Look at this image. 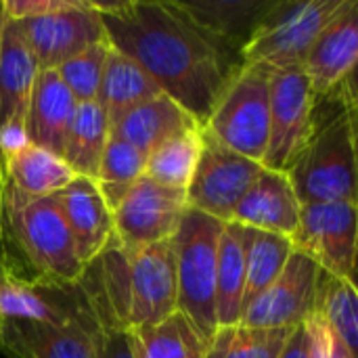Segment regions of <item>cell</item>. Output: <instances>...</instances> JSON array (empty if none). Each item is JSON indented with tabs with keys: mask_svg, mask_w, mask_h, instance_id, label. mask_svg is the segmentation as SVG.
Returning <instances> with one entry per match:
<instances>
[{
	"mask_svg": "<svg viewBox=\"0 0 358 358\" xmlns=\"http://www.w3.org/2000/svg\"><path fill=\"white\" fill-rule=\"evenodd\" d=\"M109 44L134 59L199 124L243 65L241 52L199 27L176 0L94 2Z\"/></svg>",
	"mask_w": 358,
	"mask_h": 358,
	"instance_id": "1",
	"label": "cell"
},
{
	"mask_svg": "<svg viewBox=\"0 0 358 358\" xmlns=\"http://www.w3.org/2000/svg\"><path fill=\"white\" fill-rule=\"evenodd\" d=\"M302 206L357 203V90L355 80L315 103L313 134L287 170Z\"/></svg>",
	"mask_w": 358,
	"mask_h": 358,
	"instance_id": "2",
	"label": "cell"
},
{
	"mask_svg": "<svg viewBox=\"0 0 358 358\" xmlns=\"http://www.w3.org/2000/svg\"><path fill=\"white\" fill-rule=\"evenodd\" d=\"M86 279L130 329L151 327L176 313L172 239L134 252L115 241L86 268Z\"/></svg>",
	"mask_w": 358,
	"mask_h": 358,
	"instance_id": "3",
	"label": "cell"
},
{
	"mask_svg": "<svg viewBox=\"0 0 358 358\" xmlns=\"http://www.w3.org/2000/svg\"><path fill=\"white\" fill-rule=\"evenodd\" d=\"M0 210L6 252L13 248L31 275L67 285L82 281L88 266L78 258L57 195H21L0 174Z\"/></svg>",
	"mask_w": 358,
	"mask_h": 358,
	"instance_id": "4",
	"label": "cell"
},
{
	"mask_svg": "<svg viewBox=\"0 0 358 358\" xmlns=\"http://www.w3.org/2000/svg\"><path fill=\"white\" fill-rule=\"evenodd\" d=\"M224 222L187 208L172 235L176 313L206 344L216 331V260Z\"/></svg>",
	"mask_w": 358,
	"mask_h": 358,
	"instance_id": "5",
	"label": "cell"
},
{
	"mask_svg": "<svg viewBox=\"0 0 358 358\" xmlns=\"http://www.w3.org/2000/svg\"><path fill=\"white\" fill-rule=\"evenodd\" d=\"M271 71L241 65L201 124L203 136L237 155L260 162L268 143Z\"/></svg>",
	"mask_w": 358,
	"mask_h": 358,
	"instance_id": "6",
	"label": "cell"
},
{
	"mask_svg": "<svg viewBox=\"0 0 358 358\" xmlns=\"http://www.w3.org/2000/svg\"><path fill=\"white\" fill-rule=\"evenodd\" d=\"M348 0H275L241 50L243 65L266 71L302 69L323 27Z\"/></svg>",
	"mask_w": 358,
	"mask_h": 358,
	"instance_id": "7",
	"label": "cell"
},
{
	"mask_svg": "<svg viewBox=\"0 0 358 358\" xmlns=\"http://www.w3.org/2000/svg\"><path fill=\"white\" fill-rule=\"evenodd\" d=\"M88 306L80 283H55L31 275L13 254L0 256V319L57 325L78 317Z\"/></svg>",
	"mask_w": 358,
	"mask_h": 358,
	"instance_id": "8",
	"label": "cell"
},
{
	"mask_svg": "<svg viewBox=\"0 0 358 358\" xmlns=\"http://www.w3.org/2000/svg\"><path fill=\"white\" fill-rule=\"evenodd\" d=\"M315 124V94L302 69L271 73V120L262 168L285 172L306 147Z\"/></svg>",
	"mask_w": 358,
	"mask_h": 358,
	"instance_id": "9",
	"label": "cell"
},
{
	"mask_svg": "<svg viewBox=\"0 0 358 358\" xmlns=\"http://www.w3.org/2000/svg\"><path fill=\"white\" fill-rule=\"evenodd\" d=\"M357 203H306L292 235L294 250L308 256L321 271L352 281L357 273Z\"/></svg>",
	"mask_w": 358,
	"mask_h": 358,
	"instance_id": "10",
	"label": "cell"
},
{
	"mask_svg": "<svg viewBox=\"0 0 358 358\" xmlns=\"http://www.w3.org/2000/svg\"><path fill=\"white\" fill-rule=\"evenodd\" d=\"M187 208V191L143 174L113 208V241L126 252L168 241Z\"/></svg>",
	"mask_w": 358,
	"mask_h": 358,
	"instance_id": "11",
	"label": "cell"
},
{
	"mask_svg": "<svg viewBox=\"0 0 358 358\" xmlns=\"http://www.w3.org/2000/svg\"><path fill=\"white\" fill-rule=\"evenodd\" d=\"M38 69H57L73 55L107 40L94 0H69L65 8L15 21Z\"/></svg>",
	"mask_w": 358,
	"mask_h": 358,
	"instance_id": "12",
	"label": "cell"
},
{
	"mask_svg": "<svg viewBox=\"0 0 358 358\" xmlns=\"http://www.w3.org/2000/svg\"><path fill=\"white\" fill-rule=\"evenodd\" d=\"M260 172V162L222 149L203 136V151L187 187V206L220 222H231L237 203Z\"/></svg>",
	"mask_w": 358,
	"mask_h": 358,
	"instance_id": "13",
	"label": "cell"
},
{
	"mask_svg": "<svg viewBox=\"0 0 358 358\" xmlns=\"http://www.w3.org/2000/svg\"><path fill=\"white\" fill-rule=\"evenodd\" d=\"M96 342L99 315L90 296L88 306L73 319L57 325L4 321L0 336V348L8 358H96Z\"/></svg>",
	"mask_w": 358,
	"mask_h": 358,
	"instance_id": "14",
	"label": "cell"
},
{
	"mask_svg": "<svg viewBox=\"0 0 358 358\" xmlns=\"http://www.w3.org/2000/svg\"><path fill=\"white\" fill-rule=\"evenodd\" d=\"M319 266L294 250L275 283L262 292L241 315V325L258 329H292L302 325L315 304Z\"/></svg>",
	"mask_w": 358,
	"mask_h": 358,
	"instance_id": "15",
	"label": "cell"
},
{
	"mask_svg": "<svg viewBox=\"0 0 358 358\" xmlns=\"http://www.w3.org/2000/svg\"><path fill=\"white\" fill-rule=\"evenodd\" d=\"M358 59V2L348 4L323 27L313 42L302 71L306 73L315 103L355 80Z\"/></svg>",
	"mask_w": 358,
	"mask_h": 358,
	"instance_id": "16",
	"label": "cell"
},
{
	"mask_svg": "<svg viewBox=\"0 0 358 358\" xmlns=\"http://www.w3.org/2000/svg\"><path fill=\"white\" fill-rule=\"evenodd\" d=\"M78 258L88 266L113 241V210L92 178L76 176L57 193Z\"/></svg>",
	"mask_w": 358,
	"mask_h": 358,
	"instance_id": "17",
	"label": "cell"
},
{
	"mask_svg": "<svg viewBox=\"0 0 358 358\" xmlns=\"http://www.w3.org/2000/svg\"><path fill=\"white\" fill-rule=\"evenodd\" d=\"M302 203L285 172L262 168L254 185L237 203L231 222L289 237L300 222Z\"/></svg>",
	"mask_w": 358,
	"mask_h": 358,
	"instance_id": "18",
	"label": "cell"
},
{
	"mask_svg": "<svg viewBox=\"0 0 358 358\" xmlns=\"http://www.w3.org/2000/svg\"><path fill=\"white\" fill-rule=\"evenodd\" d=\"M76 107L78 101L65 88L55 69L38 71L25 113L29 143L63 157V147Z\"/></svg>",
	"mask_w": 358,
	"mask_h": 358,
	"instance_id": "19",
	"label": "cell"
},
{
	"mask_svg": "<svg viewBox=\"0 0 358 358\" xmlns=\"http://www.w3.org/2000/svg\"><path fill=\"white\" fill-rule=\"evenodd\" d=\"M38 65L17 23L0 10V126L23 124Z\"/></svg>",
	"mask_w": 358,
	"mask_h": 358,
	"instance_id": "20",
	"label": "cell"
},
{
	"mask_svg": "<svg viewBox=\"0 0 358 358\" xmlns=\"http://www.w3.org/2000/svg\"><path fill=\"white\" fill-rule=\"evenodd\" d=\"M178 6L208 34L243 50L258 23L271 10L275 0H176Z\"/></svg>",
	"mask_w": 358,
	"mask_h": 358,
	"instance_id": "21",
	"label": "cell"
},
{
	"mask_svg": "<svg viewBox=\"0 0 358 358\" xmlns=\"http://www.w3.org/2000/svg\"><path fill=\"white\" fill-rule=\"evenodd\" d=\"M197 126L201 124L182 105L162 92L126 113L115 126H111V132L149 155L164 141Z\"/></svg>",
	"mask_w": 358,
	"mask_h": 358,
	"instance_id": "22",
	"label": "cell"
},
{
	"mask_svg": "<svg viewBox=\"0 0 358 358\" xmlns=\"http://www.w3.org/2000/svg\"><path fill=\"white\" fill-rule=\"evenodd\" d=\"M157 94H162L157 82L134 59L111 46L96 94V103L105 111L109 126H115L126 113Z\"/></svg>",
	"mask_w": 358,
	"mask_h": 358,
	"instance_id": "23",
	"label": "cell"
},
{
	"mask_svg": "<svg viewBox=\"0 0 358 358\" xmlns=\"http://www.w3.org/2000/svg\"><path fill=\"white\" fill-rule=\"evenodd\" d=\"M0 174L27 197H50L61 193L76 174L63 157L27 143L0 159Z\"/></svg>",
	"mask_w": 358,
	"mask_h": 358,
	"instance_id": "24",
	"label": "cell"
},
{
	"mask_svg": "<svg viewBox=\"0 0 358 358\" xmlns=\"http://www.w3.org/2000/svg\"><path fill=\"white\" fill-rule=\"evenodd\" d=\"M245 294V229L224 222L216 260V325H237ZM216 327V329H218Z\"/></svg>",
	"mask_w": 358,
	"mask_h": 358,
	"instance_id": "25",
	"label": "cell"
},
{
	"mask_svg": "<svg viewBox=\"0 0 358 358\" xmlns=\"http://www.w3.org/2000/svg\"><path fill=\"white\" fill-rule=\"evenodd\" d=\"M109 136L111 126L101 105L96 101L78 103L63 147V159L76 176L96 178Z\"/></svg>",
	"mask_w": 358,
	"mask_h": 358,
	"instance_id": "26",
	"label": "cell"
},
{
	"mask_svg": "<svg viewBox=\"0 0 358 358\" xmlns=\"http://www.w3.org/2000/svg\"><path fill=\"white\" fill-rule=\"evenodd\" d=\"M317 315L357 357L358 352V296L357 283L334 277L319 268L313 313Z\"/></svg>",
	"mask_w": 358,
	"mask_h": 358,
	"instance_id": "27",
	"label": "cell"
},
{
	"mask_svg": "<svg viewBox=\"0 0 358 358\" xmlns=\"http://www.w3.org/2000/svg\"><path fill=\"white\" fill-rule=\"evenodd\" d=\"M245 229V294L243 310L266 292L285 268L294 245L289 237Z\"/></svg>",
	"mask_w": 358,
	"mask_h": 358,
	"instance_id": "28",
	"label": "cell"
},
{
	"mask_svg": "<svg viewBox=\"0 0 358 358\" xmlns=\"http://www.w3.org/2000/svg\"><path fill=\"white\" fill-rule=\"evenodd\" d=\"M203 151L201 126L174 134L147 155L145 176L159 185L187 191Z\"/></svg>",
	"mask_w": 358,
	"mask_h": 358,
	"instance_id": "29",
	"label": "cell"
},
{
	"mask_svg": "<svg viewBox=\"0 0 358 358\" xmlns=\"http://www.w3.org/2000/svg\"><path fill=\"white\" fill-rule=\"evenodd\" d=\"M136 358H203L206 344L189 321L174 313L166 321L132 329Z\"/></svg>",
	"mask_w": 358,
	"mask_h": 358,
	"instance_id": "30",
	"label": "cell"
},
{
	"mask_svg": "<svg viewBox=\"0 0 358 358\" xmlns=\"http://www.w3.org/2000/svg\"><path fill=\"white\" fill-rule=\"evenodd\" d=\"M292 329H258L241 323L218 327L206 342L203 358H277Z\"/></svg>",
	"mask_w": 358,
	"mask_h": 358,
	"instance_id": "31",
	"label": "cell"
},
{
	"mask_svg": "<svg viewBox=\"0 0 358 358\" xmlns=\"http://www.w3.org/2000/svg\"><path fill=\"white\" fill-rule=\"evenodd\" d=\"M145 166L147 155L111 132L94 178L96 187L101 189L111 210L122 201L128 189L145 174Z\"/></svg>",
	"mask_w": 358,
	"mask_h": 358,
	"instance_id": "32",
	"label": "cell"
},
{
	"mask_svg": "<svg viewBox=\"0 0 358 358\" xmlns=\"http://www.w3.org/2000/svg\"><path fill=\"white\" fill-rule=\"evenodd\" d=\"M109 50H111L109 40L96 42V44L88 46L86 50L73 55L71 59H67L65 63H61L55 69L57 76L61 78V82L65 84V88L71 92V96L78 103L96 101Z\"/></svg>",
	"mask_w": 358,
	"mask_h": 358,
	"instance_id": "33",
	"label": "cell"
},
{
	"mask_svg": "<svg viewBox=\"0 0 358 358\" xmlns=\"http://www.w3.org/2000/svg\"><path fill=\"white\" fill-rule=\"evenodd\" d=\"M82 285L86 287L96 315H99V342H96V358H136L134 352V340L132 329L126 327L111 308L103 302V298L94 292L90 281L86 279V273L82 277Z\"/></svg>",
	"mask_w": 358,
	"mask_h": 358,
	"instance_id": "34",
	"label": "cell"
},
{
	"mask_svg": "<svg viewBox=\"0 0 358 358\" xmlns=\"http://www.w3.org/2000/svg\"><path fill=\"white\" fill-rule=\"evenodd\" d=\"M304 327L310 336L315 358H357L317 315H310L304 321Z\"/></svg>",
	"mask_w": 358,
	"mask_h": 358,
	"instance_id": "35",
	"label": "cell"
},
{
	"mask_svg": "<svg viewBox=\"0 0 358 358\" xmlns=\"http://www.w3.org/2000/svg\"><path fill=\"white\" fill-rule=\"evenodd\" d=\"M277 358H315L313 357V342H310V336L302 325H296L289 334V338L285 340L281 352Z\"/></svg>",
	"mask_w": 358,
	"mask_h": 358,
	"instance_id": "36",
	"label": "cell"
},
{
	"mask_svg": "<svg viewBox=\"0 0 358 358\" xmlns=\"http://www.w3.org/2000/svg\"><path fill=\"white\" fill-rule=\"evenodd\" d=\"M6 252V241H4V227H2V210H0V256Z\"/></svg>",
	"mask_w": 358,
	"mask_h": 358,
	"instance_id": "37",
	"label": "cell"
},
{
	"mask_svg": "<svg viewBox=\"0 0 358 358\" xmlns=\"http://www.w3.org/2000/svg\"><path fill=\"white\" fill-rule=\"evenodd\" d=\"M0 336H2V319H0Z\"/></svg>",
	"mask_w": 358,
	"mask_h": 358,
	"instance_id": "38",
	"label": "cell"
}]
</instances>
